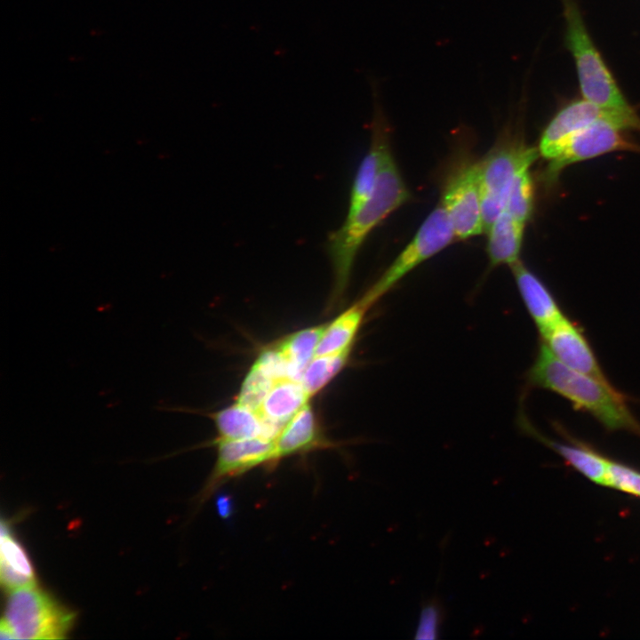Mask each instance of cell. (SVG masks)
<instances>
[{
	"instance_id": "obj_1",
	"label": "cell",
	"mask_w": 640,
	"mask_h": 640,
	"mask_svg": "<svg viewBox=\"0 0 640 640\" xmlns=\"http://www.w3.org/2000/svg\"><path fill=\"white\" fill-rule=\"evenodd\" d=\"M411 197L399 172L389 143L384 148L380 173L370 198L348 214L327 239V252L333 271L332 300H340L349 283L356 258L371 232Z\"/></svg>"
},
{
	"instance_id": "obj_2",
	"label": "cell",
	"mask_w": 640,
	"mask_h": 640,
	"mask_svg": "<svg viewBox=\"0 0 640 640\" xmlns=\"http://www.w3.org/2000/svg\"><path fill=\"white\" fill-rule=\"evenodd\" d=\"M527 381L533 388L560 395L611 431L626 430L640 437V423L628 409L625 397L609 381L565 366L543 342L527 372Z\"/></svg>"
},
{
	"instance_id": "obj_3",
	"label": "cell",
	"mask_w": 640,
	"mask_h": 640,
	"mask_svg": "<svg viewBox=\"0 0 640 640\" xmlns=\"http://www.w3.org/2000/svg\"><path fill=\"white\" fill-rule=\"evenodd\" d=\"M562 4L566 44L575 60L584 99L609 111L636 115L593 44L575 0H562Z\"/></svg>"
},
{
	"instance_id": "obj_4",
	"label": "cell",
	"mask_w": 640,
	"mask_h": 640,
	"mask_svg": "<svg viewBox=\"0 0 640 640\" xmlns=\"http://www.w3.org/2000/svg\"><path fill=\"white\" fill-rule=\"evenodd\" d=\"M76 613L35 585L10 590L2 621L16 639H63Z\"/></svg>"
},
{
	"instance_id": "obj_5",
	"label": "cell",
	"mask_w": 640,
	"mask_h": 640,
	"mask_svg": "<svg viewBox=\"0 0 640 640\" xmlns=\"http://www.w3.org/2000/svg\"><path fill=\"white\" fill-rule=\"evenodd\" d=\"M455 239L449 219L439 204L427 216L412 240L358 301L369 309L404 277Z\"/></svg>"
},
{
	"instance_id": "obj_6",
	"label": "cell",
	"mask_w": 640,
	"mask_h": 640,
	"mask_svg": "<svg viewBox=\"0 0 640 640\" xmlns=\"http://www.w3.org/2000/svg\"><path fill=\"white\" fill-rule=\"evenodd\" d=\"M539 155L538 149L524 142H506L478 162L484 232L503 211L515 178L530 170Z\"/></svg>"
},
{
	"instance_id": "obj_7",
	"label": "cell",
	"mask_w": 640,
	"mask_h": 640,
	"mask_svg": "<svg viewBox=\"0 0 640 640\" xmlns=\"http://www.w3.org/2000/svg\"><path fill=\"white\" fill-rule=\"evenodd\" d=\"M622 130L608 120L598 121L572 135L559 154L548 161L543 172L547 187L554 184L568 165L613 151L640 153V145L628 140Z\"/></svg>"
},
{
	"instance_id": "obj_8",
	"label": "cell",
	"mask_w": 640,
	"mask_h": 640,
	"mask_svg": "<svg viewBox=\"0 0 640 640\" xmlns=\"http://www.w3.org/2000/svg\"><path fill=\"white\" fill-rule=\"evenodd\" d=\"M440 204L456 240H465L484 232L478 162L461 166L448 179Z\"/></svg>"
},
{
	"instance_id": "obj_9",
	"label": "cell",
	"mask_w": 640,
	"mask_h": 640,
	"mask_svg": "<svg viewBox=\"0 0 640 640\" xmlns=\"http://www.w3.org/2000/svg\"><path fill=\"white\" fill-rule=\"evenodd\" d=\"M601 120H608L623 130L640 132L638 115L609 111L585 99L575 100L561 108L543 130L538 148L540 156L548 161L553 159L572 135Z\"/></svg>"
},
{
	"instance_id": "obj_10",
	"label": "cell",
	"mask_w": 640,
	"mask_h": 640,
	"mask_svg": "<svg viewBox=\"0 0 640 640\" xmlns=\"http://www.w3.org/2000/svg\"><path fill=\"white\" fill-rule=\"evenodd\" d=\"M217 459L200 494L205 500L228 480L263 465L276 464L275 440L264 437L215 441Z\"/></svg>"
},
{
	"instance_id": "obj_11",
	"label": "cell",
	"mask_w": 640,
	"mask_h": 640,
	"mask_svg": "<svg viewBox=\"0 0 640 640\" xmlns=\"http://www.w3.org/2000/svg\"><path fill=\"white\" fill-rule=\"evenodd\" d=\"M551 354L565 366L608 381L580 329L565 316L540 335Z\"/></svg>"
},
{
	"instance_id": "obj_12",
	"label": "cell",
	"mask_w": 640,
	"mask_h": 640,
	"mask_svg": "<svg viewBox=\"0 0 640 640\" xmlns=\"http://www.w3.org/2000/svg\"><path fill=\"white\" fill-rule=\"evenodd\" d=\"M309 398L300 380L284 377L274 382L256 411L272 439L276 440Z\"/></svg>"
},
{
	"instance_id": "obj_13",
	"label": "cell",
	"mask_w": 640,
	"mask_h": 640,
	"mask_svg": "<svg viewBox=\"0 0 640 640\" xmlns=\"http://www.w3.org/2000/svg\"><path fill=\"white\" fill-rule=\"evenodd\" d=\"M372 142L362 159L350 188L348 214L358 210L373 193L380 173L384 148L388 144L386 121L380 106H375Z\"/></svg>"
},
{
	"instance_id": "obj_14",
	"label": "cell",
	"mask_w": 640,
	"mask_h": 640,
	"mask_svg": "<svg viewBox=\"0 0 640 640\" xmlns=\"http://www.w3.org/2000/svg\"><path fill=\"white\" fill-rule=\"evenodd\" d=\"M509 268L529 315L540 334H544L564 317L559 305L544 283L521 260Z\"/></svg>"
},
{
	"instance_id": "obj_15",
	"label": "cell",
	"mask_w": 640,
	"mask_h": 640,
	"mask_svg": "<svg viewBox=\"0 0 640 640\" xmlns=\"http://www.w3.org/2000/svg\"><path fill=\"white\" fill-rule=\"evenodd\" d=\"M519 423L526 433L553 449L584 476L596 484L604 485L610 460L580 441L573 444H566L546 437L532 427L523 413L519 418Z\"/></svg>"
},
{
	"instance_id": "obj_16",
	"label": "cell",
	"mask_w": 640,
	"mask_h": 640,
	"mask_svg": "<svg viewBox=\"0 0 640 640\" xmlns=\"http://www.w3.org/2000/svg\"><path fill=\"white\" fill-rule=\"evenodd\" d=\"M275 444L276 462L283 458L303 453L325 444L308 401L284 427Z\"/></svg>"
},
{
	"instance_id": "obj_17",
	"label": "cell",
	"mask_w": 640,
	"mask_h": 640,
	"mask_svg": "<svg viewBox=\"0 0 640 640\" xmlns=\"http://www.w3.org/2000/svg\"><path fill=\"white\" fill-rule=\"evenodd\" d=\"M525 223L502 211L486 228V252L492 266L511 267L520 260Z\"/></svg>"
},
{
	"instance_id": "obj_18",
	"label": "cell",
	"mask_w": 640,
	"mask_h": 640,
	"mask_svg": "<svg viewBox=\"0 0 640 640\" xmlns=\"http://www.w3.org/2000/svg\"><path fill=\"white\" fill-rule=\"evenodd\" d=\"M0 580L8 591L36 584L35 571L28 556L12 536L6 523H1Z\"/></svg>"
},
{
	"instance_id": "obj_19",
	"label": "cell",
	"mask_w": 640,
	"mask_h": 640,
	"mask_svg": "<svg viewBox=\"0 0 640 640\" xmlns=\"http://www.w3.org/2000/svg\"><path fill=\"white\" fill-rule=\"evenodd\" d=\"M212 419L220 439H272L258 413L237 402L215 412Z\"/></svg>"
},
{
	"instance_id": "obj_20",
	"label": "cell",
	"mask_w": 640,
	"mask_h": 640,
	"mask_svg": "<svg viewBox=\"0 0 640 640\" xmlns=\"http://www.w3.org/2000/svg\"><path fill=\"white\" fill-rule=\"evenodd\" d=\"M325 327L321 325L300 330L274 346L285 362L291 378L300 380L305 369L316 356Z\"/></svg>"
},
{
	"instance_id": "obj_21",
	"label": "cell",
	"mask_w": 640,
	"mask_h": 640,
	"mask_svg": "<svg viewBox=\"0 0 640 640\" xmlns=\"http://www.w3.org/2000/svg\"><path fill=\"white\" fill-rule=\"evenodd\" d=\"M367 310L365 306L356 301L329 324L319 340L316 356L351 348Z\"/></svg>"
},
{
	"instance_id": "obj_22",
	"label": "cell",
	"mask_w": 640,
	"mask_h": 640,
	"mask_svg": "<svg viewBox=\"0 0 640 640\" xmlns=\"http://www.w3.org/2000/svg\"><path fill=\"white\" fill-rule=\"evenodd\" d=\"M350 350L351 348H348L335 354L314 356L300 379L309 397L320 391L340 372L348 362Z\"/></svg>"
},
{
	"instance_id": "obj_23",
	"label": "cell",
	"mask_w": 640,
	"mask_h": 640,
	"mask_svg": "<svg viewBox=\"0 0 640 640\" xmlns=\"http://www.w3.org/2000/svg\"><path fill=\"white\" fill-rule=\"evenodd\" d=\"M534 186L530 170L520 172L514 180L508 193L503 211L524 222L532 214Z\"/></svg>"
},
{
	"instance_id": "obj_24",
	"label": "cell",
	"mask_w": 640,
	"mask_h": 640,
	"mask_svg": "<svg viewBox=\"0 0 640 640\" xmlns=\"http://www.w3.org/2000/svg\"><path fill=\"white\" fill-rule=\"evenodd\" d=\"M276 380L254 362L242 384L237 403L256 412Z\"/></svg>"
},
{
	"instance_id": "obj_25",
	"label": "cell",
	"mask_w": 640,
	"mask_h": 640,
	"mask_svg": "<svg viewBox=\"0 0 640 640\" xmlns=\"http://www.w3.org/2000/svg\"><path fill=\"white\" fill-rule=\"evenodd\" d=\"M604 485L640 497V472L610 460Z\"/></svg>"
},
{
	"instance_id": "obj_26",
	"label": "cell",
	"mask_w": 640,
	"mask_h": 640,
	"mask_svg": "<svg viewBox=\"0 0 640 640\" xmlns=\"http://www.w3.org/2000/svg\"><path fill=\"white\" fill-rule=\"evenodd\" d=\"M441 612L435 604H426L420 611L416 629V639H434L438 634Z\"/></svg>"
},
{
	"instance_id": "obj_27",
	"label": "cell",
	"mask_w": 640,
	"mask_h": 640,
	"mask_svg": "<svg viewBox=\"0 0 640 640\" xmlns=\"http://www.w3.org/2000/svg\"><path fill=\"white\" fill-rule=\"evenodd\" d=\"M0 638L1 639H16V636L12 630L3 621H1L0 627Z\"/></svg>"
}]
</instances>
